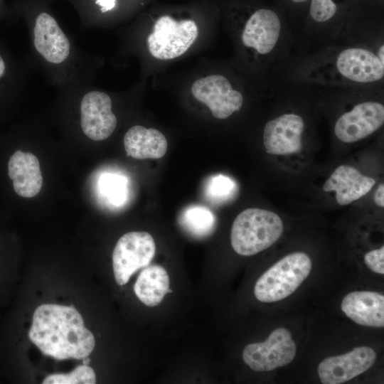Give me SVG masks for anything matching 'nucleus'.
Returning <instances> with one entry per match:
<instances>
[{
  "instance_id": "obj_1",
  "label": "nucleus",
  "mask_w": 384,
  "mask_h": 384,
  "mask_svg": "<svg viewBox=\"0 0 384 384\" xmlns=\"http://www.w3.org/2000/svg\"><path fill=\"white\" fill-rule=\"evenodd\" d=\"M278 80L326 87L384 85V37L347 41L294 55Z\"/></svg>"
},
{
  "instance_id": "obj_2",
  "label": "nucleus",
  "mask_w": 384,
  "mask_h": 384,
  "mask_svg": "<svg viewBox=\"0 0 384 384\" xmlns=\"http://www.w3.org/2000/svg\"><path fill=\"white\" fill-rule=\"evenodd\" d=\"M28 337L44 355L58 360L87 357L95 344L75 307L54 304L36 309Z\"/></svg>"
},
{
  "instance_id": "obj_3",
  "label": "nucleus",
  "mask_w": 384,
  "mask_h": 384,
  "mask_svg": "<svg viewBox=\"0 0 384 384\" xmlns=\"http://www.w3.org/2000/svg\"><path fill=\"white\" fill-rule=\"evenodd\" d=\"M284 225L275 213L261 208H247L233 221L231 245L242 256L257 254L272 246L282 235Z\"/></svg>"
},
{
  "instance_id": "obj_4",
  "label": "nucleus",
  "mask_w": 384,
  "mask_h": 384,
  "mask_svg": "<svg viewBox=\"0 0 384 384\" xmlns=\"http://www.w3.org/2000/svg\"><path fill=\"white\" fill-rule=\"evenodd\" d=\"M384 87L361 88L358 100L336 119L334 132L344 143L363 139L380 129L384 123Z\"/></svg>"
},
{
  "instance_id": "obj_5",
  "label": "nucleus",
  "mask_w": 384,
  "mask_h": 384,
  "mask_svg": "<svg viewBox=\"0 0 384 384\" xmlns=\"http://www.w3.org/2000/svg\"><path fill=\"white\" fill-rule=\"evenodd\" d=\"M311 267V260L304 252L284 256L257 279L254 287L255 297L265 303L287 298L307 278Z\"/></svg>"
},
{
  "instance_id": "obj_6",
  "label": "nucleus",
  "mask_w": 384,
  "mask_h": 384,
  "mask_svg": "<svg viewBox=\"0 0 384 384\" xmlns=\"http://www.w3.org/2000/svg\"><path fill=\"white\" fill-rule=\"evenodd\" d=\"M198 35L194 21H176L170 16H162L156 21L148 36V50L152 57L159 60L176 58L190 48Z\"/></svg>"
},
{
  "instance_id": "obj_7",
  "label": "nucleus",
  "mask_w": 384,
  "mask_h": 384,
  "mask_svg": "<svg viewBox=\"0 0 384 384\" xmlns=\"http://www.w3.org/2000/svg\"><path fill=\"white\" fill-rule=\"evenodd\" d=\"M156 250L153 237L147 232H129L117 241L112 253L116 282L124 285L139 269L148 266Z\"/></svg>"
},
{
  "instance_id": "obj_8",
  "label": "nucleus",
  "mask_w": 384,
  "mask_h": 384,
  "mask_svg": "<svg viewBox=\"0 0 384 384\" xmlns=\"http://www.w3.org/2000/svg\"><path fill=\"white\" fill-rule=\"evenodd\" d=\"M193 96L205 104L213 116L225 119L239 112L244 104L242 92L225 75H210L196 80L191 86Z\"/></svg>"
},
{
  "instance_id": "obj_9",
  "label": "nucleus",
  "mask_w": 384,
  "mask_h": 384,
  "mask_svg": "<svg viewBox=\"0 0 384 384\" xmlns=\"http://www.w3.org/2000/svg\"><path fill=\"white\" fill-rule=\"evenodd\" d=\"M296 352V344L289 331L278 328L266 341L247 345L242 351V359L255 371H271L291 363Z\"/></svg>"
},
{
  "instance_id": "obj_10",
  "label": "nucleus",
  "mask_w": 384,
  "mask_h": 384,
  "mask_svg": "<svg viewBox=\"0 0 384 384\" xmlns=\"http://www.w3.org/2000/svg\"><path fill=\"white\" fill-rule=\"evenodd\" d=\"M305 128L304 117L297 112H283L270 119L266 122L262 133L267 153L273 155L298 153L302 148Z\"/></svg>"
},
{
  "instance_id": "obj_11",
  "label": "nucleus",
  "mask_w": 384,
  "mask_h": 384,
  "mask_svg": "<svg viewBox=\"0 0 384 384\" xmlns=\"http://www.w3.org/2000/svg\"><path fill=\"white\" fill-rule=\"evenodd\" d=\"M376 361V353L368 346H360L340 356L324 358L318 366L324 384H341L363 373Z\"/></svg>"
},
{
  "instance_id": "obj_12",
  "label": "nucleus",
  "mask_w": 384,
  "mask_h": 384,
  "mask_svg": "<svg viewBox=\"0 0 384 384\" xmlns=\"http://www.w3.org/2000/svg\"><path fill=\"white\" fill-rule=\"evenodd\" d=\"M110 96L100 91L84 95L80 104V125L84 134L94 141L108 138L117 127Z\"/></svg>"
},
{
  "instance_id": "obj_13",
  "label": "nucleus",
  "mask_w": 384,
  "mask_h": 384,
  "mask_svg": "<svg viewBox=\"0 0 384 384\" xmlns=\"http://www.w3.org/2000/svg\"><path fill=\"white\" fill-rule=\"evenodd\" d=\"M33 33L35 48L47 61L59 64L68 58L70 42L50 14L44 11L38 14Z\"/></svg>"
},
{
  "instance_id": "obj_14",
  "label": "nucleus",
  "mask_w": 384,
  "mask_h": 384,
  "mask_svg": "<svg viewBox=\"0 0 384 384\" xmlns=\"http://www.w3.org/2000/svg\"><path fill=\"white\" fill-rule=\"evenodd\" d=\"M375 183L373 178L362 174L355 167L341 165L326 181L323 190L335 191L337 203L346 206L368 193Z\"/></svg>"
},
{
  "instance_id": "obj_15",
  "label": "nucleus",
  "mask_w": 384,
  "mask_h": 384,
  "mask_svg": "<svg viewBox=\"0 0 384 384\" xmlns=\"http://www.w3.org/2000/svg\"><path fill=\"white\" fill-rule=\"evenodd\" d=\"M341 308L346 316L359 325L384 326V297L378 292H350L343 299Z\"/></svg>"
},
{
  "instance_id": "obj_16",
  "label": "nucleus",
  "mask_w": 384,
  "mask_h": 384,
  "mask_svg": "<svg viewBox=\"0 0 384 384\" xmlns=\"http://www.w3.org/2000/svg\"><path fill=\"white\" fill-rule=\"evenodd\" d=\"M8 174L15 192L23 198L36 196L43 186V177L38 158L31 153L18 150L10 157Z\"/></svg>"
},
{
  "instance_id": "obj_17",
  "label": "nucleus",
  "mask_w": 384,
  "mask_h": 384,
  "mask_svg": "<svg viewBox=\"0 0 384 384\" xmlns=\"http://www.w3.org/2000/svg\"><path fill=\"white\" fill-rule=\"evenodd\" d=\"M124 146L128 156L135 159H156L166 154L168 143L160 131L136 125L126 132Z\"/></svg>"
},
{
  "instance_id": "obj_18",
  "label": "nucleus",
  "mask_w": 384,
  "mask_h": 384,
  "mask_svg": "<svg viewBox=\"0 0 384 384\" xmlns=\"http://www.w3.org/2000/svg\"><path fill=\"white\" fill-rule=\"evenodd\" d=\"M137 298L148 306L159 304L169 292V277L166 270L158 265H148L140 272L134 285Z\"/></svg>"
},
{
  "instance_id": "obj_19",
  "label": "nucleus",
  "mask_w": 384,
  "mask_h": 384,
  "mask_svg": "<svg viewBox=\"0 0 384 384\" xmlns=\"http://www.w3.org/2000/svg\"><path fill=\"white\" fill-rule=\"evenodd\" d=\"M178 221L182 228L191 235L203 238L213 232L215 218L205 206H191L181 213Z\"/></svg>"
},
{
  "instance_id": "obj_20",
  "label": "nucleus",
  "mask_w": 384,
  "mask_h": 384,
  "mask_svg": "<svg viewBox=\"0 0 384 384\" xmlns=\"http://www.w3.org/2000/svg\"><path fill=\"white\" fill-rule=\"evenodd\" d=\"M95 383V373L87 365L79 366L69 373L50 375L43 381V384H94Z\"/></svg>"
},
{
  "instance_id": "obj_21",
  "label": "nucleus",
  "mask_w": 384,
  "mask_h": 384,
  "mask_svg": "<svg viewBox=\"0 0 384 384\" xmlns=\"http://www.w3.org/2000/svg\"><path fill=\"white\" fill-rule=\"evenodd\" d=\"M235 188V185L229 177L218 174L211 176L206 185L207 197L215 202H220L230 198Z\"/></svg>"
},
{
  "instance_id": "obj_22",
  "label": "nucleus",
  "mask_w": 384,
  "mask_h": 384,
  "mask_svg": "<svg viewBox=\"0 0 384 384\" xmlns=\"http://www.w3.org/2000/svg\"><path fill=\"white\" fill-rule=\"evenodd\" d=\"M366 266L373 272L384 274V247L368 252L364 255Z\"/></svg>"
},
{
  "instance_id": "obj_23",
  "label": "nucleus",
  "mask_w": 384,
  "mask_h": 384,
  "mask_svg": "<svg viewBox=\"0 0 384 384\" xmlns=\"http://www.w3.org/2000/svg\"><path fill=\"white\" fill-rule=\"evenodd\" d=\"M95 6L99 8L101 13H107L113 10L117 3V0H91Z\"/></svg>"
},
{
  "instance_id": "obj_24",
  "label": "nucleus",
  "mask_w": 384,
  "mask_h": 384,
  "mask_svg": "<svg viewBox=\"0 0 384 384\" xmlns=\"http://www.w3.org/2000/svg\"><path fill=\"white\" fill-rule=\"evenodd\" d=\"M375 203L379 207H384V185L380 183L378 185L373 198Z\"/></svg>"
},
{
  "instance_id": "obj_25",
  "label": "nucleus",
  "mask_w": 384,
  "mask_h": 384,
  "mask_svg": "<svg viewBox=\"0 0 384 384\" xmlns=\"http://www.w3.org/2000/svg\"><path fill=\"white\" fill-rule=\"evenodd\" d=\"M5 71V63L3 58L0 55V78L2 77Z\"/></svg>"
},
{
  "instance_id": "obj_26",
  "label": "nucleus",
  "mask_w": 384,
  "mask_h": 384,
  "mask_svg": "<svg viewBox=\"0 0 384 384\" xmlns=\"http://www.w3.org/2000/svg\"><path fill=\"white\" fill-rule=\"evenodd\" d=\"M289 1L295 4H303L306 2H310V0H289Z\"/></svg>"
},
{
  "instance_id": "obj_27",
  "label": "nucleus",
  "mask_w": 384,
  "mask_h": 384,
  "mask_svg": "<svg viewBox=\"0 0 384 384\" xmlns=\"http://www.w3.org/2000/svg\"><path fill=\"white\" fill-rule=\"evenodd\" d=\"M82 359H83V360H82V362H83V364H84V365H87V364H89V363H90V358H87V357H85V358H82Z\"/></svg>"
}]
</instances>
